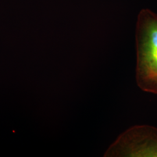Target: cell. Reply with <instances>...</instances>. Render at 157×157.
I'll return each mask as SVG.
<instances>
[{"mask_svg":"<svg viewBox=\"0 0 157 157\" xmlns=\"http://www.w3.org/2000/svg\"><path fill=\"white\" fill-rule=\"evenodd\" d=\"M138 86L157 94V15L148 10L140 12L136 28Z\"/></svg>","mask_w":157,"mask_h":157,"instance_id":"cell-1","label":"cell"},{"mask_svg":"<svg viewBox=\"0 0 157 157\" xmlns=\"http://www.w3.org/2000/svg\"><path fill=\"white\" fill-rule=\"evenodd\" d=\"M105 157H157V128L135 126L121 135Z\"/></svg>","mask_w":157,"mask_h":157,"instance_id":"cell-2","label":"cell"}]
</instances>
